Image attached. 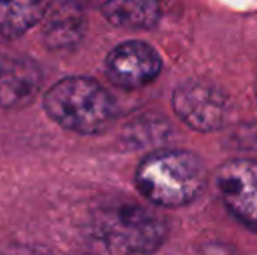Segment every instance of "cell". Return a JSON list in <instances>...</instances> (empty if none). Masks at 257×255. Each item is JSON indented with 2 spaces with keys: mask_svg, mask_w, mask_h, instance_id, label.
Masks as SVG:
<instances>
[{
  "mask_svg": "<svg viewBox=\"0 0 257 255\" xmlns=\"http://www.w3.org/2000/svg\"><path fill=\"white\" fill-rule=\"evenodd\" d=\"M89 234L103 255H153L165 243L168 225L142 204L117 201L93 213Z\"/></svg>",
  "mask_w": 257,
  "mask_h": 255,
  "instance_id": "obj_2",
  "label": "cell"
},
{
  "mask_svg": "<svg viewBox=\"0 0 257 255\" xmlns=\"http://www.w3.org/2000/svg\"><path fill=\"white\" fill-rule=\"evenodd\" d=\"M48 2H0V39L14 41L44 20Z\"/></svg>",
  "mask_w": 257,
  "mask_h": 255,
  "instance_id": "obj_10",
  "label": "cell"
},
{
  "mask_svg": "<svg viewBox=\"0 0 257 255\" xmlns=\"http://www.w3.org/2000/svg\"><path fill=\"white\" fill-rule=\"evenodd\" d=\"M7 255H54L48 246L37 243H21L7 252Z\"/></svg>",
  "mask_w": 257,
  "mask_h": 255,
  "instance_id": "obj_11",
  "label": "cell"
},
{
  "mask_svg": "<svg viewBox=\"0 0 257 255\" xmlns=\"http://www.w3.org/2000/svg\"><path fill=\"white\" fill-rule=\"evenodd\" d=\"M42 21V41L49 51H68L77 48L88 28L84 11L74 2L48 4Z\"/></svg>",
  "mask_w": 257,
  "mask_h": 255,
  "instance_id": "obj_8",
  "label": "cell"
},
{
  "mask_svg": "<svg viewBox=\"0 0 257 255\" xmlns=\"http://www.w3.org/2000/svg\"><path fill=\"white\" fill-rule=\"evenodd\" d=\"M215 185L227 211L257 232V159L236 157L222 163L215 171Z\"/></svg>",
  "mask_w": 257,
  "mask_h": 255,
  "instance_id": "obj_5",
  "label": "cell"
},
{
  "mask_svg": "<svg viewBox=\"0 0 257 255\" xmlns=\"http://www.w3.org/2000/svg\"><path fill=\"white\" fill-rule=\"evenodd\" d=\"M255 96H257V81H255Z\"/></svg>",
  "mask_w": 257,
  "mask_h": 255,
  "instance_id": "obj_12",
  "label": "cell"
},
{
  "mask_svg": "<svg viewBox=\"0 0 257 255\" xmlns=\"http://www.w3.org/2000/svg\"><path fill=\"white\" fill-rule=\"evenodd\" d=\"M163 62L159 53L144 41L117 44L105 58V74L122 89H140L159 77Z\"/></svg>",
  "mask_w": 257,
  "mask_h": 255,
  "instance_id": "obj_6",
  "label": "cell"
},
{
  "mask_svg": "<svg viewBox=\"0 0 257 255\" xmlns=\"http://www.w3.org/2000/svg\"><path fill=\"white\" fill-rule=\"evenodd\" d=\"M44 75L34 58L0 49V107L18 110L39 96Z\"/></svg>",
  "mask_w": 257,
  "mask_h": 255,
  "instance_id": "obj_7",
  "label": "cell"
},
{
  "mask_svg": "<svg viewBox=\"0 0 257 255\" xmlns=\"http://www.w3.org/2000/svg\"><path fill=\"white\" fill-rule=\"evenodd\" d=\"M42 107L58 126L88 136L110 128L119 112L114 96L88 75H68L56 81L44 93Z\"/></svg>",
  "mask_w": 257,
  "mask_h": 255,
  "instance_id": "obj_3",
  "label": "cell"
},
{
  "mask_svg": "<svg viewBox=\"0 0 257 255\" xmlns=\"http://www.w3.org/2000/svg\"><path fill=\"white\" fill-rule=\"evenodd\" d=\"M172 109L186 126L200 133L217 131L226 124L227 96L210 82L191 79L175 88Z\"/></svg>",
  "mask_w": 257,
  "mask_h": 255,
  "instance_id": "obj_4",
  "label": "cell"
},
{
  "mask_svg": "<svg viewBox=\"0 0 257 255\" xmlns=\"http://www.w3.org/2000/svg\"><path fill=\"white\" fill-rule=\"evenodd\" d=\"M208 182L203 161L182 149H159L140 161L135 185L149 203L161 208L191 204Z\"/></svg>",
  "mask_w": 257,
  "mask_h": 255,
  "instance_id": "obj_1",
  "label": "cell"
},
{
  "mask_svg": "<svg viewBox=\"0 0 257 255\" xmlns=\"http://www.w3.org/2000/svg\"><path fill=\"white\" fill-rule=\"evenodd\" d=\"M110 25L124 30H153L161 21V6L151 0H115L100 6Z\"/></svg>",
  "mask_w": 257,
  "mask_h": 255,
  "instance_id": "obj_9",
  "label": "cell"
}]
</instances>
